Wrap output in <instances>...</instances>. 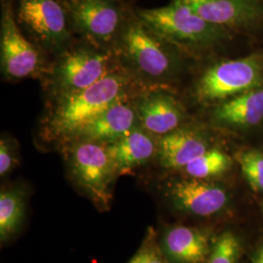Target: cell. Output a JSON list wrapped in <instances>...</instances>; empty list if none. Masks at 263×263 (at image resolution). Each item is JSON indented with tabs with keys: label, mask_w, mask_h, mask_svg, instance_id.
Returning <instances> with one entry per match:
<instances>
[{
	"label": "cell",
	"mask_w": 263,
	"mask_h": 263,
	"mask_svg": "<svg viewBox=\"0 0 263 263\" xmlns=\"http://www.w3.org/2000/svg\"><path fill=\"white\" fill-rule=\"evenodd\" d=\"M144 90L147 89L119 68L82 91L49 102L40 121V135L45 141L65 146L110 105Z\"/></svg>",
	"instance_id": "obj_1"
},
{
	"label": "cell",
	"mask_w": 263,
	"mask_h": 263,
	"mask_svg": "<svg viewBox=\"0 0 263 263\" xmlns=\"http://www.w3.org/2000/svg\"><path fill=\"white\" fill-rule=\"evenodd\" d=\"M212 147L210 135L205 129L184 124L159 138L156 158L164 169L181 171Z\"/></svg>",
	"instance_id": "obj_13"
},
{
	"label": "cell",
	"mask_w": 263,
	"mask_h": 263,
	"mask_svg": "<svg viewBox=\"0 0 263 263\" xmlns=\"http://www.w3.org/2000/svg\"><path fill=\"white\" fill-rule=\"evenodd\" d=\"M263 120V86L211 107L210 123L226 129H248Z\"/></svg>",
	"instance_id": "obj_17"
},
{
	"label": "cell",
	"mask_w": 263,
	"mask_h": 263,
	"mask_svg": "<svg viewBox=\"0 0 263 263\" xmlns=\"http://www.w3.org/2000/svg\"><path fill=\"white\" fill-rule=\"evenodd\" d=\"M245 179L255 192L263 193V152L257 149L241 151L237 155Z\"/></svg>",
	"instance_id": "obj_21"
},
{
	"label": "cell",
	"mask_w": 263,
	"mask_h": 263,
	"mask_svg": "<svg viewBox=\"0 0 263 263\" xmlns=\"http://www.w3.org/2000/svg\"><path fill=\"white\" fill-rule=\"evenodd\" d=\"M134 11L152 30L190 57L216 50L229 41L233 34L176 1L163 7Z\"/></svg>",
	"instance_id": "obj_3"
},
{
	"label": "cell",
	"mask_w": 263,
	"mask_h": 263,
	"mask_svg": "<svg viewBox=\"0 0 263 263\" xmlns=\"http://www.w3.org/2000/svg\"><path fill=\"white\" fill-rule=\"evenodd\" d=\"M79 39L113 51L132 10L123 0H61Z\"/></svg>",
	"instance_id": "obj_7"
},
{
	"label": "cell",
	"mask_w": 263,
	"mask_h": 263,
	"mask_svg": "<svg viewBox=\"0 0 263 263\" xmlns=\"http://www.w3.org/2000/svg\"><path fill=\"white\" fill-rule=\"evenodd\" d=\"M163 192L176 210L197 217L216 216L230 203L229 193L221 184L187 176L167 180Z\"/></svg>",
	"instance_id": "obj_10"
},
{
	"label": "cell",
	"mask_w": 263,
	"mask_h": 263,
	"mask_svg": "<svg viewBox=\"0 0 263 263\" xmlns=\"http://www.w3.org/2000/svg\"><path fill=\"white\" fill-rule=\"evenodd\" d=\"M20 163L19 143L8 134H3L0 140V177L12 173Z\"/></svg>",
	"instance_id": "obj_22"
},
{
	"label": "cell",
	"mask_w": 263,
	"mask_h": 263,
	"mask_svg": "<svg viewBox=\"0 0 263 263\" xmlns=\"http://www.w3.org/2000/svg\"><path fill=\"white\" fill-rule=\"evenodd\" d=\"M122 68L113 51L76 40L52 61L43 85L48 102L74 94Z\"/></svg>",
	"instance_id": "obj_4"
},
{
	"label": "cell",
	"mask_w": 263,
	"mask_h": 263,
	"mask_svg": "<svg viewBox=\"0 0 263 263\" xmlns=\"http://www.w3.org/2000/svg\"><path fill=\"white\" fill-rule=\"evenodd\" d=\"M241 250L239 238L233 232L226 231L212 243L206 263H237Z\"/></svg>",
	"instance_id": "obj_20"
},
{
	"label": "cell",
	"mask_w": 263,
	"mask_h": 263,
	"mask_svg": "<svg viewBox=\"0 0 263 263\" xmlns=\"http://www.w3.org/2000/svg\"><path fill=\"white\" fill-rule=\"evenodd\" d=\"M158 140L139 125L121 139L105 144L117 176L128 174L156 157Z\"/></svg>",
	"instance_id": "obj_15"
},
{
	"label": "cell",
	"mask_w": 263,
	"mask_h": 263,
	"mask_svg": "<svg viewBox=\"0 0 263 263\" xmlns=\"http://www.w3.org/2000/svg\"><path fill=\"white\" fill-rule=\"evenodd\" d=\"M211 247L206 231L182 226L167 228L160 243L168 263H206Z\"/></svg>",
	"instance_id": "obj_16"
},
{
	"label": "cell",
	"mask_w": 263,
	"mask_h": 263,
	"mask_svg": "<svg viewBox=\"0 0 263 263\" xmlns=\"http://www.w3.org/2000/svg\"><path fill=\"white\" fill-rule=\"evenodd\" d=\"M27 205V191L22 185L1 189L0 240L2 243L15 235L23 223Z\"/></svg>",
	"instance_id": "obj_18"
},
{
	"label": "cell",
	"mask_w": 263,
	"mask_h": 263,
	"mask_svg": "<svg viewBox=\"0 0 263 263\" xmlns=\"http://www.w3.org/2000/svg\"><path fill=\"white\" fill-rule=\"evenodd\" d=\"M232 159L224 151L212 147L187 164L181 172L184 176L200 179H211L221 176L230 169Z\"/></svg>",
	"instance_id": "obj_19"
},
{
	"label": "cell",
	"mask_w": 263,
	"mask_h": 263,
	"mask_svg": "<svg viewBox=\"0 0 263 263\" xmlns=\"http://www.w3.org/2000/svg\"><path fill=\"white\" fill-rule=\"evenodd\" d=\"M113 52L123 69L146 89H173L190 57L152 30L134 10Z\"/></svg>",
	"instance_id": "obj_2"
},
{
	"label": "cell",
	"mask_w": 263,
	"mask_h": 263,
	"mask_svg": "<svg viewBox=\"0 0 263 263\" xmlns=\"http://www.w3.org/2000/svg\"><path fill=\"white\" fill-rule=\"evenodd\" d=\"M187 6L208 22L231 32L263 27V0H171Z\"/></svg>",
	"instance_id": "obj_11"
},
{
	"label": "cell",
	"mask_w": 263,
	"mask_h": 263,
	"mask_svg": "<svg viewBox=\"0 0 263 263\" xmlns=\"http://www.w3.org/2000/svg\"><path fill=\"white\" fill-rule=\"evenodd\" d=\"M64 148L73 182L97 207H109L113 182L118 176L105 144L77 141L66 144Z\"/></svg>",
	"instance_id": "obj_9"
},
{
	"label": "cell",
	"mask_w": 263,
	"mask_h": 263,
	"mask_svg": "<svg viewBox=\"0 0 263 263\" xmlns=\"http://www.w3.org/2000/svg\"><path fill=\"white\" fill-rule=\"evenodd\" d=\"M251 263H263V243L259 245L255 250Z\"/></svg>",
	"instance_id": "obj_24"
},
{
	"label": "cell",
	"mask_w": 263,
	"mask_h": 263,
	"mask_svg": "<svg viewBox=\"0 0 263 263\" xmlns=\"http://www.w3.org/2000/svg\"><path fill=\"white\" fill-rule=\"evenodd\" d=\"M15 16L24 33L49 57L60 55L76 41L61 0H17Z\"/></svg>",
	"instance_id": "obj_8"
},
{
	"label": "cell",
	"mask_w": 263,
	"mask_h": 263,
	"mask_svg": "<svg viewBox=\"0 0 263 263\" xmlns=\"http://www.w3.org/2000/svg\"><path fill=\"white\" fill-rule=\"evenodd\" d=\"M261 211H262V213H263V204H262V207H261Z\"/></svg>",
	"instance_id": "obj_25"
},
{
	"label": "cell",
	"mask_w": 263,
	"mask_h": 263,
	"mask_svg": "<svg viewBox=\"0 0 263 263\" xmlns=\"http://www.w3.org/2000/svg\"><path fill=\"white\" fill-rule=\"evenodd\" d=\"M135 97L124 99L110 105L94 121L87 125L73 141H94L108 144L121 139L141 125L134 103Z\"/></svg>",
	"instance_id": "obj_14"
},
{
	"label": "cell",
	"mask_w": 263,
	"mask_h": 263,
	"mask_svg": "<svg viewBox=\"0 0 263 263\" xmlns=\"http://www.w3.org/2000/svg\"><path fill=\"white\" fill-rule=\"evenodd\" d=\"M134 103L141 127L157 138L186 124V108L171 88L144 90Z\"/></svg>",
	"instance_id": "obj_12"
},
{
	"label": "cell",
	"mask_w": 263,
	"mask_h": 263,
	"mask_svg": "<svg viewBox=\"0 0 263 263\" xmlns=\"http://www.w3.org/2000/svg\"><path fill=\"white\" fill-rule=\"evenodd\" d=\"M123 1H125V0H123Z\"/></svg>",
	"instance_id": "obj_26"
},
{
	"label": "cell",
	"mask_w": 263,
	"mask_h": 263,
	"mask_svg": "<svg viewBox=\"0 0 263 263\" xmlns=\"http://www.w3.org/2000/svg\"><path fill=\"white\" fill-rule=\"evenodd\" d=\"M128 263H168L162 254L153 230L148 232L141 249Z\"/></svg>",
	"instance_id": "obj_23"
},
{
	"label": "cell",
	"mask_w": 263,
	"mask_h": 263,
	"mask_svg": "<svg viewBox=\"0 0 263 263\" xmlns=\"http://www.w3.org/2000/svg\"><path fill=\"white\" fill-rule=\"evenodd\" d=\"M262 84V57L251 55L209 66L195 80L192 94L198 104L211 108Z\"/></svg>",
	"instance_id": "obj_5"
},
{
	"label": "cell",
	"mask_w": 263,
	"mask_h": 263,
	"mask_svg": "<svg viewBox=\"0 0 263 263\" xmlns=\"http://www.w3.org/2000/svg\"><path fill=\"white\" fill-rule=\"evenodd\" d=\"M51 61L45 52L24 33L16 20L11 0H2L0 21V64L3 79L18 82L24 79H43Z\"/></svg>",
	"instance_id": "obj_6"
}]
</instances>
